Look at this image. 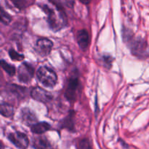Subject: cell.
Segmentation results:
<instances>
[{
	"label": "cell",
	"mask_w": 149,
	"mask_h": 149,
	"mask_svg": "<svg viewBox=\"0 0 149 149\" xmlns=\"http://www.w3.org/2000/svg\"><path fill=\"white\" fill-rule=\"evenodd\" d=\"M8 139L18 148L26 149L29 146V140L27 135L20 131L10 133L8 135Z\"/></svg>",
	"instance_id": "3"
},
{
	"label": "cell",
	"mask_w": 149,
	"mask_h": 149,
	"mask_svg": "<svg viewBox=\"0 0 149 149\" xmlns=\"http://www.w3.org/2000/svg\"><path fill=\"white\" fill-rule=\"evenodd\" d=\"M131 51L138 57L148 56V45L143 39H136L131 44Z\"/></svg>",
	"instance_id": "5"
},
{
	"label": "cell",
	"mask_w": 149,
	"mask_h": 149,
	"mask_svg": "<svg viewBox=\"0 0 149 149\" xmlns=\"http://www.w3.org/2000/svg\"><path fill=\"white\" fill-rule=\"evenodd\" d=\"M22 121L28 126H32L37 123V118L34 112H32L29 108H23L20 112Z\"/></svg>",
	"instance_id": "9"
},
{
	"label": "cell",
	"mask_w": 149,
	"mask_h": 149,
	"mask_svg": "<svg viewBox=\"0 0 149 149\" xmlns=\"http://www.w3.org/2000/svg\"><path fill=\"white\" fill-rule=\"evenodd\" d=\"M15 109L13 105L8 103H1L0 104V114L3 116L10 118L14 115Z\"/></svg>",
	"instance_id": "13"
},
{
	"label": "cell",
	"mask_w": 149,
	"mask_h": 149,
	"mask_svg": "<svg viewBox=\"0 0 149 149\" xmlns=\"http://www.w3.org/2000/svg\"><path fill=\"white\" fill-rule=\"evenodd\" d=\"M79 86V81L77 77H73L68 80V86H67L65 93V96L67 99L70 101H74L77 98Z\"/></svg>",
	"instance_id": "6"
},
{
	"label": "cell",
	"mask_w": 149,
	"mask_h": 149,
	"mask_svg": "<svg viewBox=\"0 0 149 149\" xmlns=\"http://www.w3.org/2000/svg\"><path fill=\"white\" fill-rule=\"evenodd\" d=\"M44 10L48 15V22L51 29L55 31H58L63 27L66 23V18L63 10H59L58 13L53 10L49 8L47 6L44 7Z\"/></svg>",
	"instance_id": "1"
},
{
	"label": "cell",
	"mask_w": 149,
	"mask_h": 149,
	"mask_svg": "<svg viewBox=\"0 0 149 149\" xmlns=\"http://www.w3.org/2000/svg\"><path fill=\"white\" fill-rule=\"evenodd\" d=\"M79 149H92L90 141L87 139H83L79 143Z\"/></svg>",
	"instance_id": "19"
},
{
	"label": "cell",
	"mask_w": 149,
	"mask_h": 149,
	"mask_svg": "<svg viewBox=\"0 0 149 149\" xmlns=\"http://www.w3.org/2000/svg\"><path fill=\"white\" fill-rule=\"evenodd\" d=\"M12 20V17L2 7H0V22L4 25H8Z\"/></svg>",
	"instance_id": "15"
},
{
	"label": "cell",
	"mask_w": 149,
	"mask_h": 149,
	"mask_svg": "<svg viewBox=\"0 0 149 149\" xmlns=\"http://www.w3.org/2000/svg\"><path fill=\"white\" fill-rule=\"evenodd\" d=\"M0 67L10 76H13L15 74V68L14 66L11 65V64H8L7 61H4V60H1L0 61Z\"/></svg>",
	"instance_id": "14"
},
{
	"label": "cell",
	"mask_w": 149,
	"mask_h": 149,
	"mask_svg": "<svg viewBox=\"0 0 149 149\" xmlns=\"http://www.w3.org/2000/svg\"><path fill=\"white\" fill-rule=\"evenodd\" d=\"M77 42L81 49H85L88 47L89 42H90V38H89V34L86 30H80L77 33Z\"/></svg>",
	"instance_id": "10"
},
{
	"label": "cell",
	"mask_w": 149,
	"mask_h": 149,
	"mask_svg": "<svg viewBox=\"0 0 149 149\" xmlns=\"http://www.w3.org/2000/svg\"><path fill=\"white\" fill-rule=\"evenodd\" d=\"M11 1L14 4V5L18 9L26 8L30 4L29 0H11Z\"/></svg>",
	"instance_id": "17"
},
{
	"label": "cell",
	"mask_w": 149,
	"mask_h": 149,
	"mask_svg": "<svg viewBox=\"0 0 149 149\" xmlns=\"http://www.w3.org/2000/svg\"><path fill=\"white\" fill-rule=\"evenodd\" d=\"M50 125L47 122L36 123V124L31 126V130L32 132L38 134H41L46 132L47 131L50 129Z\"/></svg>",
	"instance_id": "11"
},
{
	"label": "cell",
	"mask_w": 149,
	"mask_h": 149,
	"mask_svg": "<svg viewBox=\"0 0 149 149\" xmlns=\"http://www.w3.org/2000/svg\"><path fill=\"white\" fill-rule=\"evenodd\" d=\"M31 96L35 100L44 102V103L49 102L52 99V95L49 92L47 91L40 87L33 88V90L31 92Z\"/></svg>",
	"instance_id": "7"
},
{
	"label": "cell",
	"mask_w": 149,
	"mask_h": 149,
	"mask_svg": "<svg viewBox=\"0 0 149 149\" xmlns=\"http://www.w3.org/2000/svg\"><path fill=\"white\" fill-rule=\"evenodd\" d=\"M33 146L35 149H51V145L46 137H39L33 140Z\"/></svg>",
	"instance_id": "12"
},
{
	"label": "cell",
	"mask_w": 149,
	"mask_h": 149,
	"mask_svg": "<svg viewBox=\"0 0 149 149\" xmlns=\"http://www.w3.org/2000/svg\"><path fill=\"white\" fill-rule=\"evenodd\" d=\"M9 55H10V58L13 60H14V61H21V60L24 58V56L18 53L17 51H15L13 49L9 51Z\"/></svg>",
	"instance_id": "18"
},
{
	"label": "cell",
	"mask_w": 149,
	"mask_h": 149,
	"mask_svg": "<svg viewBox=\"0 0 149 149\" xmlns=\"http://www.w3.org/2000/svg\"><path fill=\"white\" fill-rule=\"evenodd\" d=\"M1 148H2V144H1V141H0V149H1Z\"/></svg>",
	"instance_id": "21"
},
{
	"label": "cell",
	"mask_w": 149,
	"mask_h": 149,
	"mask_svg": "<svg viewBox=\"0 0 149 149\" xmlns=\"http://www.w3.org/2000/svg\"><path fill=\"white\" fill-rule=\"evenodd\" d=\"M72 115H69L68 117L61 121V127L66 128L69 130H73L74 129V121L72 119Z\"/></svg>",
	"instance_id": "16"
},
{
	"label": "cell",
	"mask_w": 149,
	"mask_h": 149,
	"mask_svg": "<svg viewBox=\"0 0 149 149\" xmlns=\"http://www.w3.org/2000/svg\"><path fill=\"white\" fill-rule=\"evenodd\" d=\"M37 77L42 84L49 88L54 87L58 80L56 73L47 67H41L38 70Z\"/></svg>",
	"instance_id": "2"
},
{
	"label": "cell",
	"mask_w": 149,
	"mask_h": 149,
	"mask_svg": "<svg viewBox=\"0 0 149 149\" xmlns=\"http://www.w3.org/2000/svg\"><path fill=\"white\" fill-rule=\"evenodd\" d=\"M33 68L28 63H23L20 66L17 72V77L22 83H27L31 80L33 76Z\"/></svg>",
	"instance_id": "4"
},
{
	"label": "cell",
	"mask_w": 149,
	"mask_h": 149,
	"mask_svg": "<svg viewBox=\"0 0 149 149\" xmlns=\"http://www.w3.org/2000/svg\"><path fill=\"white\" fill-rule=\"evenodd\" d=\"M79 1H81V2L82 3V4H90V1H91V0H79Z\"/></svg>",
	"instance_id": "20"
},
{
	"label": "cell",
	"mask_w": 149,
	"mask_h": 149,
	"mask_svg": "<svg viewBox=\"0 0 149 149\" xmlns=\"http://www.w3.org/2000/svg\"><path fill=\"white\" fill-rule=\"evenodd\" d=\"M52 45H53L52 42L49 39H46V38L39 39L36 42V51L42 56H46L49 55V53L51 52Z\"/></svg>",
	"instance_id": "8"
}]
</instances>
